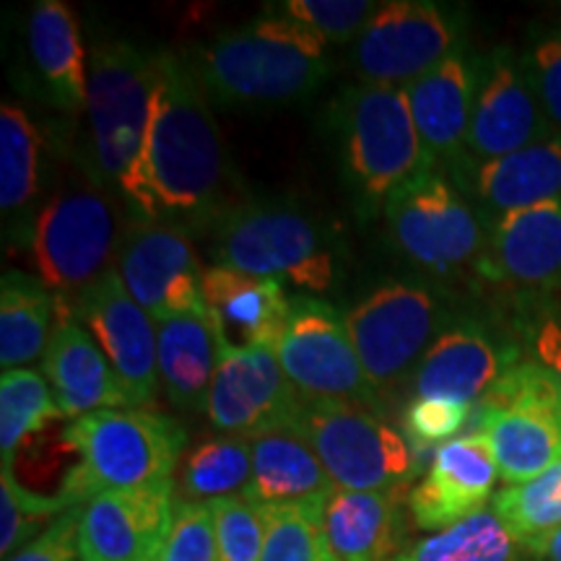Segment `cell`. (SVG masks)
I'll use <instances>...</instances> for the list:
<instances>
[{
  "mask_svg": "<svg viewBox=\"0 0 561 561\" xmlns=\"http://www.w3.org/2000/svg\"><path fill=\"white\" fill-rule=\"evenodd\" d=\"M515 364V348L496 341L479 322H450L419 362L411 385L416 398L473 405Z\"/></svg>",
  "mask_w": 561,
  "mask_h": 561,
  "instance_id": "7402d4cb",
  "label": "cell"
},
{
  "mask_svg": "<svg viewBox=\"0 0 561 561\" xmlns=\"http://www.w3.org/2000/svg\"><path fill=\"white\" fill-rule=\"evenodd\" d=\"M203 299L231 346L276 351L291 312V297L273 278L210 265L203 273Z\"/></svg>",
  "mask_w": 561,
  "mask_h": 561,
  "instance_id": "d4e9b609",
  "label": "cell"
},
{
  "mask_svg": "<svg viewBox=\"0 0 561 561\" xmlns=\"http://www.w3.org/2000/svg\"><path fill=\"white\" fill-rule=\"evenodd\" d=\"M62 413L45 375L34 369H9L0 377V455L13 462L24 442Z\"/></svg>",
  "mask_w": 561,
  "mask_h": 561,
  "instance_id": "e575fe53",
  "label": "cell"
},
{
  "mask_svg": "<svg viewBox=\"0 0 561 561\" xmlns=\"http://www.w3.org/2000/svg\"><path fill=\"white\" fill-rule=\"evenodd\" d=\"M261 561H331L320 507H263Z\"/></svg>",
  "mask_w": 561,
  "mask_h": 561,
  "instance_id": "8d00e7d4",
  "label": "cell"
},
{
  "mask_svg": "<svg viewBox=\"0 0 561 561\" xmlns=\"http://www.w3.org/2000/svg\"><path fill=\"white\" fill-rule=\"evenodd\" d=\"M117 210L112 191L94 180H73L34 216L30 250L42 284L60 297L102 278L117 255Z\"/></svg>",
  "mask_w": 561,
  "mask_h": 561,
  "instance_id": "9c48e42d",
  "label": "cell"
},
{
  "mask_svg": "<svg viewBox=\"0 0 561 561\" xmlns=\"http://www.w3.org/2000/svg\"><path fill=\"white\" fill-rule=\"evenodd\" d=\"M174 520V486L104 491L79 515L81 561H153Z\"/></svg>",
  "mask_w": 561,
  "mask_h": 561,
  "instance_id": "d6986e66",
  "label": "cell"
},
{
  "mask_svg": "<svg viewBox=\"0 0 561 561\" xmlns=\"http://www.w3.org/2000/svg\"><path fill=\"white\" fill-rule=\"evenodd\" d=\"M79 515L81 507H70L42 536L26 543L5 561H81L79 559Z\"/></svg>",
  "mask_w": 561,
  "mask_h": 561,
  "instance_id": "7bdbcfd3",
  "label": "cell"
},
{
  "mask_svg": "<svg viewBox=\"0 0 561 561\" xmlns=\"http://www.w3.org/2000/svg\"><path fill=\"white\" fill-rule=\"evenodd\" d=\"M30 53L55 107H87L89 66L76 13L62 0H39L30 13Z\"/></svg>",
  "mask_w": 561,
  "mask_h": 561,
  "instance_id": "f1b7e54d",
  "label": "cell"
},
{
  "mask_svg": "<svg viewBox=\"0 0 561 561\" xmlns=\"http://www.w3.org/2000/svg\"><path fill=\"white\" fill-rule=\"evenodd\" d=\"M159 380L174 409L206 413L210 385L221 359L224 333L210 312L161 320Z\"/></svg>",
  "mask_w": 561,
  "mask_h": 561,
  "instance_id": "4316f807",
  "label": "cell"
},
{
  "mask_svg": "<svg viewBox=\"0 0 561 561\" xmlns=\"http://www.w3.org/2000/svg\"><path fill=\"white\" fill-rule=\"evenodd\" d=\"M494 512L515 543L536 553L561 528V460L536 479L504 486Z\"/></svg>",
  "mask_w": 561,
  "mask_h": 561,
  "instance_id": "d6a6232c",
  "label": "cell"
},
{
  "mask_svg": "<svg viewBox=\"0 0 561 561\" xmlns=\"http://www.w3.org/2000/svg\"><path fill=\"white\" fill-rule=\"evenodd\" d=\"M299 403L301 396L286 377L276 351L231 346L224 335L206 411L216 432L244 439L261 437L291 424Z\"/></svg>",
  "mask_w": 561,
  "mask_h": 561,
  "instance_id": "9a60e30c",
  "label": "cell"
},
{
  "mask_svg": "<svg viewBox=\"0 0 561 561\" xmlns=\"http://www.w3.org/2000/svg\"><path fill=\"white\" fill-rule=\"evenodd\" d=\"M346 325L364 371L380 392L416 371L450 325V312L437 286L385 280L348 307Z\"/></svg>",
  "mask_w": 561,
  "mask_h": 561,
  "instance_id": "30bf717a",
  "label": "cell"
},
{
  "mask_svg": "<svg viewBox=\"0 0 561 561\" xmlns=\"http://www.w3.org/2000/svg\"><path fill=\"white\" fill-rule=\"evenodd\" d=\"M252 473L250 439L216 434L187 447L174 473V500L214 502L242 496Z\"/></svg>",
  "mask_w": 561,
  "mask_h": 561,
  "instance_id": "4dcf8cb0",
  "label": "cell"
},
{
  "mask_svg": "<svg viewBox=\"0 0 561 561\" xmlns=\"http://www.w3.org/2000/svg\"><path fill=\"white\" fill-rule=\"evenodd\" d=\"M216 265L250 276L325 291L333 284V257L320 229L289 203H237L210 229Z\"/></svg>",
  "mask_w": 561,
  "mask_h": 561,
  "instance_id": "8992f818",
  "label": "cell"
},
{
  "mask_svg": "<svg viewBox=\"0 0 561 561\" xmlns=\"http://www.w3.org/2000/svg\"><path fill=\"white\" fill-rule=\"evenodd\" d=\"M390 244L411 265L447 278L476 268L489 240V224L455 182L424 170L385 203Z\"/></svg>",
  "mask_w": 561,
  "mask_h": 561,
  "instance_id": "ba28073f",
  "label": "cell"
},
{
  "mask_svg": "<svg viewBox=\"0 0 561 561\" xmlns=\"http://www.w3.org/2000/svg\"><path fill=\"white\" fill-rule=\"evenodd\" d=\"M276 356L305 401H333L380 411V392L364 371L346 314L310 294L291 297Z\"/></svg>",
  "mask_w": 561,
  "mask_h": 561,
  "instance_id": "4fadbf2b",
  "label": "cell"
},
{
  "mask_svg": "<svg viewBox=\"0 0 561 561\" xmlns=\"http://www.w3.org/2000/svg\"><path fill=\"white\" fill-rule=\"evenodd\" d=\"M234 185L206 89L185 58L161 53L149 133L123 198L136 210L133 216L206 231L237 206Z\"/></svg>",
  "mask_w": 561,
  "mask_h": 561,
  "instance_id": "6da1fadb",
  "label": "cell"
},
{
  "mask_svg": "<svg viewBox=\"0 0 561 561\" xmlns=\"http://www.w3.org/2000/svg\"><path fill=\"white\" fill-rule=\"evenodd\" d=\"M476 273L489 284L510 289H559L561 201L512 210L491 224Z\"/></svg>",
  "mask_w": 561,
  "mask_h": 561,
  "instance_id": "44dd1931",
  "label": "cell"
},
{
  "mask_svg": "<svg viewBox=\"0 0 561 561\" xmlns=\"http://www.w3.org/2000/svg\"><path fill=\"white\" fill-rule=\"evenodd\" d=\"M161 53L125 39L96 47L89 60L87 170L91 180L121 193L144 151Z\"/></svg>",
  "mask_w": 561,
  "mask_h": 561,
  "instance_id": "277c9868",
  "label": "cell"
},
{
  "mask_svg": "<svg viewBox=\"0 0 561 561\" xmlns=\"http://www.w3.org/2000/svg\"><path fill=\"white\" fill-rule=\"evenodd\" d=\"M153 561H219L208 502L174 500V520Z\"/></svg>",
  "mask_w": 561,
  "mask_h": 561,
  "instance_id": "ab89813d",
  "label": "cell"
},
{
  "mask_svg": "<svg viewBox=\"0 0 561 561\" xmlns=\"http://www.w3.org/2000/svg\"><path fill=\"white\" fill-rule=\"evenodd\" d=\"M252 473L242 500L263 507H320L335 486L314 450L291 424L250 439Z\"/></svg>",
  "mask_w": 561,
  "mask_h": 561,
  "instance_id": "cb8c5ba5",
  "label": "cell"
},
{
  "mask_svg": "<svg viewBox=\"0 0 561 561\" xmlns=\"http://www.w3.org/2000/svg\"><path fill=\"white\" fill-rule=\"evenodd\" d=\"M42 375L50 382L62 419L76 421L104 409H136L100 343L66 297H58V318L42 356Z\"/></svg>",
  "mask_w": 561,
  "mask_h": 561,
  "instance_id": "ffe728a7",
  "label": "cell"
},
{
  "mask_svg": "<svg viewBox=\"0 0 561 561\" xmlns=\"http://www.w3.org/2000/svg\"><path fill=\"white\" fill-rule=\"evenodd\" d=\"M481 434L507 486L561 460V388L541 362H517L481 401Z\"/></svg>",
  "mask_w": 561,
  "mask_h": 561,
  "instance_id": "8fae6325",
  "label": "cell"
},
{
  "mask_svg": "<svg viewBox=\"0 0 561 561\" xmlns=\"http://www.w3.org/2000/svg\"><path fill=\"white\" fill-rule=\"evenodd\" d=\"M380 3L369 0H286L278 13L289 16L307 30H312L322 42H351L364 32Z\"/></svg>",
  "mask_w": 561,
  "mask_h": 561,
  "instance_id": "74e56055",
  "label": "cell"
},
{
  "mask_svg": "<svg viewBox=\"0 0 561 561\" xmlns=\"http://www.w3.org/2000/svg\"><path fill=\"white\" fill-rule=\"evenodd\" d=\"M73 310L87 331L94 335L112 369L128 390L136 409L157 401L159 380V333L149 312L130 297L115 265L76 294Z\"/></svg>",
  "mask_w": 561,
  "mask_h": 561,
  "instance_id": "2e32d148",
  "label": "cell"
},
{
  "mask_svg": "<svg viewBox=\"0 0 561 561\" xmlns=\"http://www.w3.org/2000/svg\"><path fill=\"white\" fill-rule=\"evenodd\" d=\"M130 297L153 322L208 312L203 299V268L191 229L178 221L133 216L115 255Z\"/></svg>",
  "mask_w": 561,
  "mask_h": 561,
  "instance_id": "5bb4252c",
  "label": "cell"
},
{
  "mask_svg": "<svg viewBox=\"0 0 561 561\" xmlns=\"http://www.w3.org/2000/svg\"><path fill=\"white\" fill-rule=\"evenodd\" d=\"M58 297L39 278L21 271L3 273L0 284V364L3 371L45 356L50 343Z\"/></svg>",
  "mask_w": 561,
  "mask_h": 561,
  "instance_id": "f546056e",
  "label": "cell"
},
{
  "mask_svg": "<svg viewBox=\"0 0 561 561\" xmlns=\"http://www.w3.org/2000/svg\"><path fill=\"white\" fill-rule=\"evenodd\" d=\"M538 561H561V528L546 541L541 549L533 553Z\"/></svg>",
  "mask_w": 561,
  "mask_h": 561,
  "instance_id": "f6af8a7d",
  "label": "cell"
},
{
  "mask_svg": "<svg viewBox=\"0 0 561 561\" xmlns=\"http://www.w3.org/2000/svg\"><path fill=\"white\" fill-rule=\"evenodd\" d=\"M468 187L489 227L512 210L561 201V136L476 167Z\"/></svg>",
  "mask_w": 561,
  "mask_h": 561,
  "instance_id": "83f0119b",
  "label": "cell"
},
{
  "mask_svg": "<svg viewBox=\"0 0 561 561\" xmlns=\"http://www.w3.org/2000/svg\"><path fill=\"white\" fill-rule=\"evenodd\" d=\"M331 125L343 174L367 214L385 208L398 187L430 170L405 89L354 83L331 107Z\"/></svg>",
  "mask_w": 561,
  "mask_h": 561,
  "instance_id": "5b68a950",
  "label": "cell"
},
{
  "mask_svg": "<svg viewBox=\"0 0 561 561\" xmlns=\"http://www.w3.org/2000/svg\"><path fill=\"white\" fill-rule=\"evenodd\" d=\"M42 138L19 104L0 107V208L3 219L24 221L39 193Z\"/></svg>",
  "mask_w": 561,
  "mask_h": 561,
  "instance_id": "1f68e13d",
  "label": "cell"
},
{
  "mask_svg": "<svg viewBox=\"0 0 561 561\" xmlns=\"http://www.w3.org/2000/svg\"><path fill=\"white\" fill-rule=\"evenodd\" d=\"M525 70L553 136H561V39H543L523 55Z\"/></svg>",
  "mask_w": 561,
  "mask_h": 561,
  "instance_id": "b9f144b4",
  "label": "cell"
},
{
  "mask_svg": "<svg viewBox=\"0 0 561 561\" xmlns=\"http://www.w3.org/2000/svg\"><path fill=\"white\" fill-rule=\"evenodd\" d=\"M70 504L62 496H45L19 481L13 462H3L0 476V553L3 561L32 543L58 520Z\"/></svg>",
  "mask_w": 561,
  "mask_h": 561,
  "instance_id": "d590c367",
  "label": "cell"
},
{
  "mask_svg": "<svg viewBox=\"0 0 561 561\" xmlns=\"http://www.w3.org/2000/svg\"><path fill=\"white\" fill-rule=\"evenodd\" d=\"M62 442L79 462L58 494L83 507L104 491L174 486L187 434L178 421L149 409H104L70 421Z\"/></svg>",
  "mask_w": 561,
  "mask_h": 561,
  "instance_id": "3957f363",
  "label": "cell"
},
{
  "mask_svg": "<svg viewBox=\"0 0 561 561\" xmlns=\"http://www.w3.org/2000/svg\"><path fill=\"white\" fill-rule=\"evenodd\" d=\"M551 136L523 58L507 47H496L481 58L479 89L468 130V172Z\"/></svg>",
  "mask_w": 561,
  "mask_h": 561,
  "instance_id": "e0dca14e",
  "label": "cell"
},
{
  "mask_svg": "<svg viewBox=\"0 0 561 561\" xmlns=\"http://www.w3.org/2000/svg\"><path fill=\"white\" fill-rule=\"evenodd\" d=\"M500 479L494 453L481 432L434 450L424 481L409 491V512L421 530H445L483 510Z\"/></svg>",
  "mask_w": 561,
  "mask_h": 561,
  "instance_id": "603a6c76",
  "label": "cell"
},
{
  "mask_svg": "<svg viewBox=\"0 0 561 561\" xmlns=\"http://www.w3.org/2000/svg\"><path fill=\"white\" fill-rule=\"evenodd\" d=\"M322 533L331 561H392L405 538L401 491H335Z\"/></svg>",
  "mask_w": 561,
  "mask_h": 561,
  "instance_id": "484cf974",
  "label": "cell"
},
{
  "mask_svg": "<svg viewBox=\"0 0 561 561\" xmlns=\"http://www.w3.org/2000/svg\"><path fill=\"white\" fill-rule=\"evenodd\" d=\"M291 426L310 442L335 491H401L421 471L416 447L380 411L301 398Z\"/></svg>",
  "mask_w": 561,
  "mask_h": 561,
  "instance_id": "52a82bcc",
  "label": "cell"
},
{
  "mask_svg": "<svg viewBox=\"0 0 561 561\" xmlns=\"http://www.w3.org/2000/svg\"><path fill=\"white\" fill-rule=\"evenodd\" d=\"M533 346H536L538 362H541L543 367L549 369L553 377H557V382L561 388V322L546 320L543 325L538 328Z\"/></svg>",
  "mask_w": 561,
  "mask_h": 561,
  "instance_id": "ee69618b",
  "label": "cell"
},
{
  "mask_svg": "<svg viewBox=\"0 0 561 561\" xmlns=\"http://www.w3.org/2000/svg\"><path fill=\"white\" fill-rule=\"evenodd\" d=\"M479 70L481 58L462 45L437 68L405 87L426 164L430 170L447 174L458 187L462 185V174H468V130Z\"/></svg>",
  "mask_w": 561,
  "mask_h": 561,
  "instance_id": "ac0fdd59",
  "label": "cell"
},
{
  "mask_svg": "<svg viewBox=\"0 0 561 561\" xmlns=\"http://www.w3.org/2000/svg\"><path fill=\"white\" fill-rule=\"evenodd\" d=\"M185 60L221 107L305 100L331 76L325 42L278 11L216 34Z\"/></svg>",
  "mask_w": 561,
  "mask_h": 561,
  "instance_id": "7a4b0ae2",
  "label": "cell"
},
{
  "mask_svg": "<svg viewBox=\"0 0 561 561\" xmlns=\"http://www.w3.org/2000/svg\"><path fill=\"white\" fill-rule=\"evenodd\" d=\"M468 416H471V405L413 398V401L405 405L403 432L416 450H424V447L439 450L442 445L455 439V434L466 426Z\"/></svg>",
  "mask_w": 561,
  "mask_h": 561,
  "instance_id": "60d3db41",
  "label": "cell"
},
{
  "mask_svg": "<svg viewBox=\"0 0 561 561\" xmlns=\"http://www.w3.org/2000/svg\"><path fill=\"white\" fill-rule=\"evenodd\" d=\"M517 543L494 510H479L450 528L419 538L392 561H515Z\"/></svg>",
  "mask_w": 561,
  "mask_h": 561,
  "instance_id": "836d02e7",
  "label": "cell"
},
{
  "mask_svg": "<svg viewBox=\"0 0 561 561\" xmlns=\"http://www.w3.org/2000/svg\"><path fill=\"white\" fill-rule=\"evenodd\" d=\"M466 16L437 0L380 3L356 37L351 66L362 83L405 89L462 47Z\"/></svg>",
  "mask_w": 561,
  "mask_h": 561,
  "instance_id": "7c38bea8",
  "label": "cell"
},
{
  "mask_svg": "<svg viewBox=\"0 0 561 561\" xmlns=\"http://www.w3.org/2000/svg\"><path fill=\"white\" fill-rule=\"evenodd\" d=\"M208 507L214 515L219 561H261L265 541L261 510L242 496H224L208 502Z\"/></svg>",
  "mask_w": 561,
  "mask_h": 561,
  "instance_id": "f35d334b",
  "label": "cell"
}]
</instances>
